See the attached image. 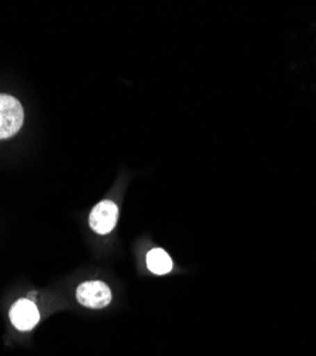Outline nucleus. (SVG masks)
Returning a JSON list of instances; mask_svg holds the SVG:
<instances>
[{
	"label": "nucleus",
	"instance_id": "f257e3e1",
	"mask_svg": "<svg viewBox=\"0 0 316 356\" xmlns=\"http://www.w3.org/2000/svg\"><path fill=\"white\" fill-rule=\"evenodd\" d=\"M24 120V110L17 99L0 95V140L10 138L19 133Z\"/></svg>",
	"mask_w": 316,
	"mask_h": 356
},
{
	"label": "nucleus",
	"instance_id": "f03ea898",
	"mask_svg": "<svg viewBox=\"0 0 316 356\" xmlns=\"http://www.w3.org/2000/svg\"><path fill=\"white\" fill-rule=\"evenodd\" d=\"M76 298L84 307L100 309L111 302V291L101 281H88L78 285Z\"/></svg>",
	"mask_w": 316,
	"mask_h": 356
},
{
	"label": "nucleus",
	"instance_id": "7ed1b4c3",
	"mask_svg": "<svg viewBox=\"0 0 316 356\" xmlns=\"http://www.w3.org/2000/svg\"><path fill=\"white\" fill-rule=\"evenodd\" d=\"M117 220H119V209L117 205L110 200H104L99 202L89 217L90 227L97 234L111 232L114 227H116Z\"/></svg>",
	"mask_w": 316,
	"mask_h": 356
},
{
	"label": "nucleus",
	"instance_id": "20e7f679",
	"mask_svg": "<svg viewBox=\"0 0 316 356\" xmlns=\"http://www.w3.org/2000/svg\"><path fill=\"white\" fill-rule=\"evenodd\" d=\"M39 319V309L31 300H19L10 309V321L19 331L33 330Z\"/></svg>",
	"mask_w": 316,
	"mask_h": 356
},
{
	"label": "nucleus",
	"instance_id": "39448f33",
	"mask_svg": "<svg viewBox=\"0 0 316 356\" xmlns=\"http://www.w3.org/2000/svg\"><path fill=\"white\" fill-rule=\"evenodd\" d=\"M147 266L153 274L165 275L172 270V261L164 250L154 248L147 254Z\"/></svg>",
	"mask_w": 316,
	"mask_h": 356
}]
</instances>
